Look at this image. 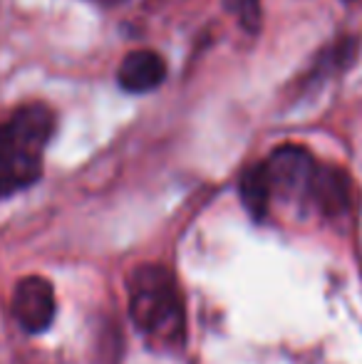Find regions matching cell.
I'll return each mask as SVG.
<instances>
[{
    "label": "cell",
    "instance_id": "1",
    "mask_svg": "<svg viewBox=\"0 0 362 364\" xmlns=\"http://www.w3.org/2000/svg\"><path fill=\"white\" fill-rule=\"evenodd\" d=\"M55 132V114L45 105H23L0 122V198L33 186L43 173V149Z\"/></svg>",
    "mask_w": 362,
    "mask_h": 364
},
{
    "label": "cell",
    "instance_id": "2",
    "mask_svg": "<svg viewBox=\"0 0 362 364\" xmlns=\"http://www.w3.org/2000/svg\"><path fill=\"white\" fill-rule=\"evenodd\" d=\"M129 312L154 340L166 345L183 340V302L174 275L161 265H139L129 275Z\"/></svg>",
    "mask_w": 362,
    "mask_h": 364
},
{
    "label": "cell",
    "instance_id": "3",
    "mask_svg": "<svg viewBox=\"0 0 362 364\" xmlns=\"http://www.w3.org/2000/svg\"><path fill=\"white\" fill-rule=\"evenodd\" d=\"M263 166H266L268 181H271L273 198H285V201H295L308 208V193L313 186L315 171H318V161L308 149L298 144H283L263 161Z\"/></svg>",
    "mask_w": 362,
    "mask_h": 364
},
{
    "label": "cell",
    "instance_id": "4",
    "mask_svg": "<svg viewBox=\"0 0 362 364\" xmlns=\"http://www.w3.org/2000/svg\"><path fill=\"white\" fill-rule=\"evenodd\" d=\"M55 290L53 283L40 275H28L15 285L13 292V315L18 325L30 335L45 332L55 320Z\"/></svg>",
    "mask_w": 362,
    "mask_h": 364
},
{
    "label": "cell",
    "instance_id": "5",
    "mask_svg": "<svg viewBox=\"0 0 362 364\" xmlns=\"http://www.w3.org/2000/svg\"><path fill=\"white\" fill-rule=\"evenodd\" d=\"M353 203V183L350 176L338 166L318 164L313 186L308 193V208H315L323 216H345Z\"/></svg>",
    "mask_w": 362,
    "mask_h": 364
},
{
    "label": "cell",
    "instance_id": "6",
    "mask_svg": "<svg viewBox=\"0 0 362 364\" xmlns=\"http://www.w3.org/2000/svg\"><path fill=\"white\" fill-rule=\"evenodd\" d=\"M166 77V63L154 50H134L122 60L117 70V82L122 90L132 95H144L151 92L164 82Z\"/></svg>",
    "mask_w": 362,
    "mask_h": 364
},
{
    "label": "cell",
    "instance_id": "7",
    "mask_svg": "<svg viewBox=\"0 0 362 364\" xmlns=\"http://www.w3.org/2000/svg\"><path fill=\"white\" fill-rule=\"evenodd\" d=\"M238 191H241V201L246 206V211L251 213L256 220L266 218L268 206L273 201V193H271V181H268V173L266 166L261 164H253L243 171L241 183H238Z\"/></svg>",
    "mask_w": 362,
    "mask_h": 364
},
{
    "label": "cell",
    "instance_id": "8",
    "mask_svg": "<svg viewBox=\"0 0 362 364\" xmlns=\"http://www.w3.org/2000/svg\"><path fill=\"white\" fill-rule=\"evenodd\" d=\"M358 50H360L358 38H348V35H345V38L335 40V43L328 45V48L320 53V58L315 60L313 70H310V75H308V82H323V80H328L330 75L348 70L350 65H353V60L358 58Z\"/></svg>",
    "mask_w": 362,
    "mask_h": 364
},
{
    "label": "cell",
    "instance_id": "9",
    "mask_svg": "<svg viewBox=\"0 0 362 364\" xmlns=\"http://www.w3.org/2000/svg\"><path fill=\"white\" fill-rule=\"evenodd\" d=\"M100 3H119V0H100Z\"/></svg>",
    "mask_w": 362,
    "mask_h": 364
}]
</instances>
